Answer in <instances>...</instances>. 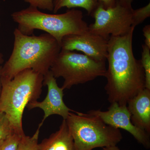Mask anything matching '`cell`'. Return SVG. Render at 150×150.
I'll return each instance as SVG.
<instances>
[{
	"mask_svg": "<svg viewBox=\"0 0 150 150\" xmlns=\"http://www.w3.org/2000/svg\"><path fill=\"white\" fill-rule=\"evenodd\" d=\"M135 28L122 36H110L108 41V68L105 76L107 79L105 89L110 103L127 105L129 100L145 88L144 69L133 53Z\"/></svg>",
	"mask_w": 150,
	"mask_h": 150,
	"instance_id": "1",
	"label": "cell"
},
{
	"mask_svg": "<svg viewBox=\"0 0 150 150\" xmlns=\"http://www.w3.org/2000/svg\"><path fill=\"white\" fill-rule=\"evenodd\" d=\"M13 35V49L2 66L1 79L11 80L27 69L43 76L47 74L62 49L60 43L47 33L26 35L16 28Z\"/></svg>",
	"mask_w": 150,
	"mask_h": 150,
	"instance_id": "2",
	"label": "cell"
},
{
	"mask_svg": "<svg viewBox=\"0 0 150 150\" xmlns=\"http://www.w3.org/2000/svg\"><path fill=\"white\" fill-rule=\"evenodd\" d=\"M11 16L18 24L17 28L25 35H32L35 30H43L55 38L60 45L67 35H83L89 32L88 25L83 20L82 12L75 8L70 9L64 13L49 14L29 6Z\"/></svg>",
	"mask_w": 150,
	"mask_h": 150,
	"instance_id": "3",
	"label": "cell"
},
{
	"mask_svg": "<svg viewBox=\"0 0 150 150\" xmlns=\"http://www.w3.org/2000/svg\"><path fill=\"white\" fill-rule=\"evenodd\" d=\"M43 76L31 69L23 70L11 80L1 79L0 112L5 113L15 133L24 134L22 118L29 102L40 98Z\"/></svg>",
	"mask_w": 150,
	"mask_h": 150,
	"instance_id": "4",
	"label": "cell"
},
{
	"mask_svg": "<svg viewBox=\"0 0 150 150\" xmlns=\"http://www.w3.org/2000/svg\"><path fill=\"white\" fill-rule=\"evenodd\" d=\"M70 112L66 121L74 140L75 150H92L116 146L123 136L119 129L108 125L90 113Z\"/></svg>",
	"mask_w": 150,
	"mask_h": 150,
	"instance_id": "5",
	"label": "cell"
},
{
	"mask_svg": "<svg viewBox=\"0 0 150 150\" xmlns=\"http://www.w3.org/2000/svg\"><path fill=\"white\" fill-rule=\"evenodd\" d=\"M105 62H98L84 54L61 49L50 71L55 78L62 77L64 90L105 76Z\"/></svg>",
	"mask_w": 150,
	"mask_h": 150,
	"instance_id": "6",
	"label": "cell"
},
{
	"mask_svg": "<svg viewBox=\"0 0 150 150\" xmlns=\"http://www.w3.org/2000/svg\"><path fill=\"white\" fill-rule=\"evenodd\" d=\"M133 8L127 7L117 0L115 6L105 9L98 3L91 16L95 19L88 25L89 32L108 40L110 36H122L127 34L132 26Z\"/></svg>",
	"mask_w": 150,
	"mask_h": 150,
	"instance_id": "7",
	"label": "cell"
},
{
	"mask_svg": "<svg viewBox=\"0 0 150 150\" xmlns=\"http://www.w3.org/2000/svg\"><path fill=\"white\" fill-rule=\"evenodd\" d=\"M87 112L99 117L108 125L128 131L139 144L146 149H149L150 134L132 123L127 105H120L117 103H112L106 111L92 110Z\"/></svg>",
	"mask_w": 150,
	"mask_h": 150,
	"instance_id": "8",
	"label": "cell"
},
{
	"mask_svg": "<svg viewBox=\"0 0 150 150\" xmlns=\"http://www.w3.org/2000/svg\"><path fill=\"white\" fill-rule=\"evenodd\" d=\"M43 86H46L48 87L46 98L41 102L35 100L29 102L26 106L28 110L38 108L43 110V118L38 126L40 128L46 118L50 115H60L63 119L66 120L70 112H74L65 104L63 100L64 90L58 86L56 78L50 71L43 76Z\"/></svg>",
	"mask_w": 150,
	"mask_h": 150,
	"instance_id": "9",
	"label": "cell"
},
{
	"mask_svg": "<svg viewBox=\"0 0 150 150\" xmlns=\"http://www.w3.org/2000/svg\"><path fill=\"white\" fill-rule=\"evenodd\" d=\"M108 41L89 32L83 35H70L62 39V49L81 51L95 61L105 62L108 54Z\"/></svg>",
	"mask_w": 150,
	"mask_h": 150,
	"instance_id": "10",
	"label": "cell"
},
{
	"mask_svg": "<svg viewBox=\"0 0 150 150\" xmlns=\"http://www.w3.org/2000/svg\"><path fill=\"white\" fill-rule=\"evenodd\" d=\"M132 123L150 134V90L144 88L128 101Z\"/></svg>",
	"mask_w": 150,
	"mask_h": 150,
	"instance_id": "11",
	"label": "cell"
},
{
	"mask_svg": "<svg viewBox=\"0 0 150 150\" xmlns=\"http://www.w3.org/2000/svg\"><path fill=\"white\" fill-rule=\"evenodd\" d=\"M38 150H75L74 140L66 120L63 119L58 131L38 144Z\"/></svg>",
	"mask_w": 150,
	"mask_h": 150,
	"instance_id": "12",
	"label": "cell"
},
{
	"mask_svg": "<svg viewBox=\"0 0 150 150\" xmlns=\"http://www.w3.org/2000/svg\"><path fill=\"white\" fill-rule=\"evenodd\" d=\"M53 4V11L54 13L64 7H67L69 9L81 8L85 9L88 14L91 15L98 3L96 0H54Z\"/></svg>",
	"mask_w": 150,
	"mask_h": 150,
	"instance_id": "13",
	"label": "cell"
},
{
	"mask_svg": "<svg viewBox=\"0 0 150 150\" xmlns=\"http://www.w3.org/2000/svg\"><path fill=\"white\" fill-rule=\"evenodd\" d=\"M40 128L38 127L32 137L24 135L22 138L16 150H38Z\"/></svg>",
	"mask_w": 150,
	"mask_h": 150,
	"instance_id": "14",
	"label": "cell"
},
{
	"mask_svg": "<svg viewBox=\"0 0 150 150\" xmlns=\"http://www.w3.org/2000/svg\"><path fill=\"white\" fill-rule=\"evenodd\" d=\"M141 64L144 71L145 88L150 90V48L145 44L142 45Z\"/></svg>",
	"mask_w": 150,
	"mask_h": 150,
	"instance_id": "15",
	"label": "cell"
},
{
	"mask_svg": "<svg viewBox=\"0 0 150 150\" xmlns=\"http://www.w3.org/2000/svg\"><path fill=\"white\" fill-rule=\"evenodd\" d=\"M25 135L13 133L0 142V150H16L22 138Z\"/></svg>",
	"mask_w": 150,
	"mask_h": 150,
	"instance_id": "16",
	"label": "cell"
},
{
	"mask_svg": "<svg viewBox=\"0 0 150 150\" xmlns=\"http://www.w3.org/2000/svg\"><path fill=\"white\" fill-rule=\"evenodd\" d=\"M150 16V4L141 8L134 9L132 13V26L136 27Z\"/></svg>",
	"mask_w": 150,
	"mask_h": 150,
	"instance_id": "17",
	"label": "cell"
},
{
	"mask_svg": "<svg viewBox=\"0 0 150 150\" xmlns=\"http://www.w3.org/2000/svg\"><path fill=\"white\" fill-rule=\"evenodd\" d=\"M14 133L10 122L5 113L0 112V142Z\"/></svg>",
	"mask_w": 150,
	"mask_h": 150,
	"instance_id": "18",
	"label": "cell"
},
{
	"mask_svg": "<svg viewBox=\"0 0 150 150\" xmlns=\"http://www.w3.org/2000/svg\"><path fill=\"white\" fill-rule=\"evenodd\" d=\"M54 0H24L29 4L30 6L36 8L38 9L53 11Z\"/></svg>",
	"mask_w": 150,
	"mask_h": 150,
	"instance_id": "19",
	"label": "cell"
},
{
	"mask_svg": "<svg viewBox=\"0 0 150 150\" xmlns=\"http://www.w3.org/2000/svg\"><path fill=\"white\" fill-rule=\"evenodd\" d=\"M143 35L145 38V45L150 48V25H145L143 29Z\"/></svg>",
	"mask_w": 150,
	"mask_h": 150,
	"instance_id": "20",
	"label": "cell"
},
{
	"mask_svg": "<svg viewBox=\"0 0 150 150\" xmlns=\"http://www.w3.org/2000/svg\"><path fill=\"white\" fill-rule=\"evenodd\" d=\"M98 3L101 4L104 8H111L115 6L117 0H96Z\"/></svg>",
	"mask_w": 150,
	"mask_h": 150,
	"instance_id": "21",
	"label": "cell"
},
{
	"mask_svg": "<svg viewBox=\"0 0 150 150\" xmlns=\"http://www.w3.org/2000/svg\"><path fill=\"white\" fill-rule=\"evenodd\" d=\"M117 1L123 6L127 7L132 8V3L133 0H117Z\"/></svg>",
	"mask_w": 150,
	"mask_h": 150,
	"instance_id": "22",
	"label": "cell"
},
{
	"mask_svg": "<svg viewBox=\"0 0 150 150\" xmlns=\"http://www.w3.org/2000/svg\"><path fill=\"white\" fill-rule=\"evenodd\" d=\"M101 150H121L116 146L103 148Z\"/></svg>",
	"mask_w": 150,
	"mask_h": 150,
	"instance_id": "23",
	"label": "cell"
},
{
	"mask_svg": "<svg viewBox=\"0 0 150 150\" xmlns=\"http://www.w3.org/2000/svg\"><path fill=\"white\" fill-rule=\"evenodd\" d=\"M2 70V66H0V96H1L2 89V83L1 81Z\"/></svg>",
	"mask_w": 150,
	"mask_h": 150,
	"instance_id": "24",
	"label": "cell"
},
{
	"mask_svg": "<svg viewBox=\"0 0 150 150\" xmlns=\"http://www.w3.org/2000/svg\"><path fill=\"white\" fill-rule=\"evenodd\" d=\"M4 56L3 54L0 52V66H1L4 62Z\"/></svg>",
	"mask_w": 150,
	"mask_h": 150,
	"instance_id": "25",
	"label": "cell"
},
{
	"mask_svg": "<svg viewBox=\"0 0 150 150\" xmlns=\"http://www.w3.org/2000/svg\"><path fill=\"white\" fill-rule=\"evenodd\" d=\"M0 27H1V23H0Z\"/></svg>",
	"mask_w": 150,
	"mask_h": 150,
	"instance_id": "26",
	"label": "cell"
}]
</instances>
